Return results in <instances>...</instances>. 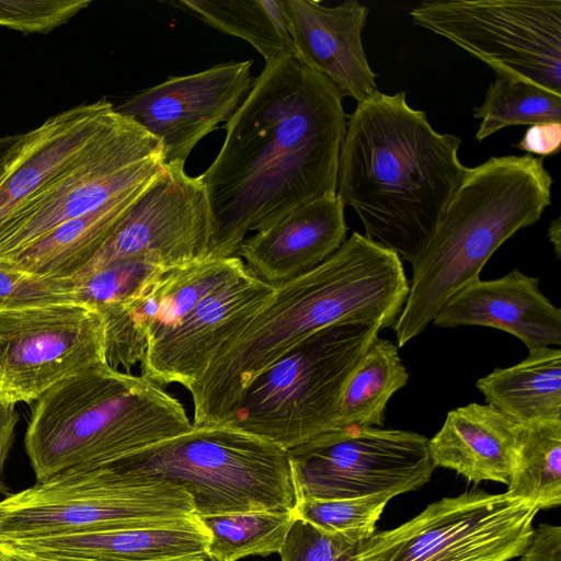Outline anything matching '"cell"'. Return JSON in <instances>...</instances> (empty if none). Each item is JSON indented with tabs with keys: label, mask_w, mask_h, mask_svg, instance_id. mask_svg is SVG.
Segmentation results:
<instances>
[{
	"label": "cell",
	"mask_w": 561,
	"mask_h": 561,
	"mask_svg": "<svg viewBox=\"0 0 561 561\" xmlns=\"http://www.w3.org/2000/svg\"><path fill=\"white\" fill-rule=\"evenodd\" d=\"M342 98L295 55L265 62L198 176L211 220L206 259L236 256L248 233L336 193L346 131Z\"/></svg>",
	"instance_id": "obj_1"
},
{
	"label": "cell",
	"mask_w": 561,
	"mask_h": 561,
	"mask_svg": "<svg viewBox=\"0 0 561 561\" xmlns=\"http://www.w3.org/2000/svg\"><path fill=\"white\" fill-rule=\"evenodd\" d=\"M274 287L188 390L193 426L222 423L256 376L327 327L365 320L392 328L409 294L399 255L356 231L318 266Z\"/></svg>",
	"instance_id": "obj_2"
},
{
	"label": "cell",
	"mask_w": 561,
	"mask_h": 561,
	"mask_svg": "<svg viewBox=\"0 0 561 561\" xmlns=\"http://www.w3.org/2000/svg\"><path fill=\"white\" fill-rule=\"evenodd\" d=\"M460 142L436 131L405 91L378 92L346 122L336 196L355 210L365 237L411 264L469 171Z\"/></svg>",
	"instance_id": "obj_3"
},
{
	"label": "cell",
	"mask_w": 561,
	"mask_h": 561,
	"mask_svg": "<svg viewBox=\"0 0 561 561\" xmlns=\"http://www.w3.org/2000/svg\"><path fill=\"white\" fill-rule=\"evenodd\" d=\"M552 183L542 159L528 153L491 157L469 168L411 263L412 284L392 327L398 347L421 334L451 296L480 278L508 238L540 219L551 204Z\"/></svg>",
	"instance_id": "obj_4"
},
{
	"label": "cell",
	"mask_w": 561,
	"mask_h": 561,
	"mask_svg": "<svg viewBox=\"0 0 561 561\" xmlns=\"http://www.w3.org/2000/svg\"><path fill=\"white\" fill-rule=\"evenodd\" d=\"M193 428L183 404L141 375L93 367L32 405L24 447L36 482L98 467Z\"/></svg>",
	"instance_id": "obj_5"
},
{
	"label": "cell",
	"mask_w": 561,
	"mask_h": 561,
	"mask_svg": "<svg viewBox=\"0 0 561 561\" xmlns=\"http://www.w3.org/2000/svg\"><path fill=\"white\" fill-rule=\"evenodd\" d=\"M105 465L129 479L183 488L197 517L291 511L297 503L286 450L224 423L193 426Z\"/></svg>",
	"instance_id": "obj_6"
},
{
	"label": "cell",
	"mask_w": 561,
	"mask_h": 561,
	"mask_svg": "<svg viewBox=\"0 0 561 561\" xmlns=\"http://www.w3.org/2000/svg\"><path fill=\"white\" fill-rule=\"evenodd\" d=\"M378 321H345L298 342L256 376L222 422L285 450L334 431L342 391Z\"/></svg>",
	"instance_id": "obj_7"
},
{
	"label": "cell",
	"mask_w": 561,
	"mask_h": 561,
	"mask_svg": "<svg viewBox=\"0 0 561 561\" xmlns=\"http://www.w3.org/2000/svg\"><path fill=\"white\" fill-rule=\"evenodd\" d=\"M196 518L191 495L107 465L62 471L0 501V540L169 526Z\"/></svg>",
	"instance_id": "obj_8"
},
{
	"label": "cell",
	"mask_w": 561,
	"mask_h": 561,
	"mask_svg": "<svg viewBox=\"0 0 561 561\" xmlns=\"http://www.w3.org/2000/svg\"><path fill=\"white\" fill-rule=\"evenodd\" d=\"M164 168L158 140L116 111L80 153L2 224L0 260L65 222L147 186Z\"/></svg>",
	"instance_id": "obj_9"
},
{
	"label": "cell",
	"mask_w": 561,
	"mask_h": 561,
	"mask_svg": "<svg viewBox=\"0 0 561 561\" xmlns=\"http://www.w3.org/2000/svg\"><path fill=\"white\" fill-rule=\"evenodd\" d=\"M538 506L472 489L443 497L358 543V561H512L534 534Z\"/></svg>",
	"instance_id": "obj_10"
},
{
	"label": "cell",
	"mask_w": 561,
	"mask_h": 561,
	"mask_svg": "<svg viewBox=\"0 0 561 561\" xmlns=\"http://www.w3.org/2000/svg\"><path fill=\"white\" fill-rule=\"evenodd\" d=\"M410 15L494 71L561 94L560 0L426 1Z\"/></svg>",
	"instance_id": "obj_11"
},
{
	"label": "cell",
	"mask_w": 561,
	"mask_h": 561,
	"mask_svg": "<svg viewBox=\"0 0 561 561\" xmlns=\"http://www.w3.org/2000/svg\"><path fill=\"white\" fill-rule=\"evenodd\" d=\"M297 501L397 496L430 482L428 438L380 427L322 433L286 450Z\"/></svg>",
	"instance_id": "obj_12"
},
{
	"label": "cell",
	"mask_w": 561,
	"mask_h": 561,
	"mask_svg": "<svg viewBox=\"0 0 561 561\" xmlns=\"http://www.w3.org/2000/svg\"><path fill=\"white\" fill-rule=\"evenodd\" d=\"M104 364V322L95 308L58 301L0 311V404H33Z\"/></svg>",
	"instance_id": "obj_13"
},
{
	"label": "cell",
	"mask_w": 561,
	"mask_h": 561,
	"mask_svg": "<svg viewBox=\"0 0 561 561\" xmlns=\"http://www.w3.org/2000/svg\"><path fill=\"white\" fill-rule=\"evenodd\" d=\"M210 239L209 207L199 178L187 175L184 165H165L77 276L125 259L168 270L184 266L206 259Z\"/></svg>",
	"instance_id": "obj_14"
},
{
	"label": "cell",
	"mask_w": 561,
	"mask_h": 561,
	"mask_svg": "<svg viewBox=\"0 0 561 561\" xmlns=\"http://www.w3.org/2000/svg\"><path fill=\"white\" fill-rule=\"evenodd\" d=\"M252 60L229 61L131 95L115 110L154 137L165 165H184L194 147L227 122L252 85Z\"/></svg>",
	"instance_id": "obj_15"
},
{
	"label": "cell",
	"mask_w": 561,
	"mask_h": 561,
	"mask_svg": "<svg viewBox=\"0 0 561 561\" xmlns=\"http://www.w3.org/2000/svg\"><path fill=\"white\" fill-rule=\"evenodd\" d=\"M274 289L249 268L215 289L148 344L140 375L161 387L179 383L188 391L222 344L268 301Z\"/></svg>",
	"instance_id": "obj_16"
},
{
	"label": "cell",
	"mask_w": 561,
	"mask_h": 561,
	"mask_svg": "<svg viewBox=\"0 0 561 561\" xmlns=\"http://www.w3.org/2000/svg\"><path fill=\"white\" fill-rule=\"evenodd\" d=\"M115 112L113 103L102 98L54 114L25 133L0 137V227L80 153Z\"/></svg>",
	"instance_id": "obj_17"
},
{
	"label": "cell",
	"mask_w": 561,
	"mask_h": 561,
	"mask_svg": "<svg viewBox=\"0 0 561 561\" xmlns=\"http://www.w3.org/2000/svg\"><path fill=\"white\" fill-rule=\"evenodd\" d=\"M284 12L295 56L328 78L342 96L362 103L379 92L362 43L366 5L356 0L336 5L285 0Z\"/></svg>",
	"instance_id": "obj_18"
},
{
	"label": "cell",
	"mask_w": 561,
	"mask_h": 561,
	"mask_svg": "<svg viewBox=\"0 0 561 561\" xmlns=\"http://www.w3.org/2000/svg\"><path fill=\"white\" fill-rule=\"evenodd\" d=\"M433 323L503 330L529 352L561 345V310L540 291L539 278L517 268L497 279L468 284L445 302Z\"/></svg>",
	"instance_id": "obj_19"
},
{
	"label": "cell",
	"mask_w": 561,
	"mask_h": 561,
	"mask_svg": "<svg viewBox=\"0 0 561 561\" xmlns=\"http://www.w3.org/2000/svg\"><path fill=\"white\" fill-rule=\"evenodd\" d=\"M344 206L325 194L255 231L237 255L265 283L276 286L318 266L346 240Z\"/></svg>",
	"instance_id": "obj_20"
},
{
	"label": "cell",
	"mask_w": 561,
	"mask_h": 561,
	"mask_svg": "<svg viewBox=\"0 0 561 561\" xmlns=\"http://www.w3.org/2000/svg\"><path fill=\"white\" fill-rule=\"evenodd\" d=\"M522 424L491 404L470 403L448 412L442 428L428 439L435 467L456 471L473 483L508 484Z\"/></svg>",
	"instance_id": "obj_21"
},
{
	"label": "cell",
	"mask_w": 561,
	"mask_h": 561,
	"mask_svg": "<svg viewBox=\"0 0 561 561\" xmlns=\"http://www.w3.org/2000/svg\"><path fill=\"white\" fill-rule=\"evenodd\" d=\"M26 551L89 561H203L209 535L195 519L159 527L123 528L0 540Z\"/></svg>",
	"instance_id": "obj_22"
},
{
	"label": "cell",
	"mask_w": 561,
	"mask_h": 561,
	"mask_svg": "<svg viewBox=\"0 0 561 561\" xmlns=\"http://www.w3.org/2000/svg\"><path fill=\"white\" fill-rule=\"evenodd\" d=\"M147 186L58 226L35 242L1 259L0 264L42 278H75L94 257Z\"/></svg>",
	"instance_id": "obj_23"
},
{
	"label": "cell",
	"mask_w": 561,
	"mask_h": 561,
	"mask_svg": "<svg viewBox=\"0 0 561 561\" xmlns=\"http://www.w3.org/2000/svg\"><path fill=\"white\" fill-rule=\"evenodd\" d=\"M476 387L488 404L522 425L561 420V350L531 351L518 364L478 379Z\"/></svg>",
	"instance_id": "obj_24"
},
{
	"label": "cell",
	"mask_w": 561,
	"mask_h": 561,
	"mask_svg": "<svg viewBox=\"0 0 561 561\" xmlns=\"http://www.w3.org/2000/svg\"><path fill=\"white\" fill-rule=\"evenodd\" d=\"M409 380L398 346L377 337L348 377L342 391L334 431L381 427L389 399Z\"/></svg>",
	"instance_id": "obj_25"
},
{
	"label": "cell",
	"mask_w": 561,
	"mask_h": 561,
	"mask_svg": "<svg viewBox=\"0 0 561 561\" xmlns=\"http://www.w3.org/2000/svg\"><path fill=\"white\" fill-rule=\"evenodd\" d=\"M179 4L214 28L251 44L265 62L295 55L283 0H182Z\"/></svg>",
	"instance_id": "obj_26"
},
{
	"label": "cell",
	"mask_w": 561,
	"mask_h": 561,
	"mask_svg": "<svg viewBox=\"0 0 561 561\" xmlns=\"http://www.w3.org/2000/svg\"><path fill=\"white\" fill-rule=\"evenodd\" d=\"M506 493L535 503L539 511L560 506L561 420L522 425Z\"/></svg>",
	"instance_id": "obj_27"
},
{
	"label": "cell",
	"mask_w": 561,
	"mask_h": 561,
	"mask_svg": "<svg viewBox=\"0 0 561 561\" xmlns=\"http://www.w3.org/2000/svg\"><path fill=\"white\" fill-rule=\"evenodd\" d=\"M209 535L207 554L216 561L279 553L295 519L294 510L247 511L197 517Z\"/></svg>",
	"instance_id": "obj_28"
},
{
	"label": "cell",
	"mask_w": 561,
	"mask_h": 561,
	"mask_svg": "<svg viewBox=\"0 0 561 561\" xmlns=\"http://www.w3.org/2000/svg\"><path fill=\"white\" fill-rule=\"evenodd\" d=\"M494 72L484 101L473 110L481 119L476 140L508 126L561 123V94L504 71Z\"/></svg>",
	"instance_id": "obj_29"
},
{
	"label": "cell",
	"mask_w": 561,
	"mask_h": 561,
	"mask_svg": "<svg viewBox=\"0 0 561 561\" xmlns=\"http://www.w3.org/2000/svg\"><path fill=\"white\" fill-rule=\"evenodd\" d=\"M393 497L376 493L352 499H308L297 501L294 514L324 531L359 543L376 531L377 522Z\"/></svg>",
	"instance_id": "obj_30"
},
{
	"label": "cell",
	"mask_w": 561,
	"mask_h": 561,
	"mask_svg": "<svg viewBox=\"0 0 561 561\" xmlns=\"http://www.w3.org/2000/svg\"><path fill=\"white\" fill-rule=\"evenodd\" d=\"M165 271L168 268L141 259L115 261L75 277V297L100 311L131 298Z\"/></svg>",
	"instance_id": "obj_31"
},
{
	"label": "cell",
	"mask_w": 561,
	"mask_h": 561,
	"mask_svg": "<svg viewBox=\"0 0 561 561\" xmlns=\"http://www.w3.org/2000/svg\"><path fill=\"white\" fill-rule=\"evenodd\" d=\"M91 3L92 0H0V26L45 35Z\"/></svg>",
	"instance_id": "obj_32"
},
{
	"label": "cell",
	"mask_w": 561,
	"mask_h": 561,
	"mask_svg": "<svg viewBox=\"0 0 561 561\" xmlns=\"http://www.w3.org/2000/svg\"><path fill=\"white\" fill-rule=\"evenodd\" d=\"M358 543L295 517L279 551L280 561H358Z\"/></svg>",
	"instance_id": "obj_33"
},
{
	"label": "cell",
	"mask_w": 561,
	"mask_h": 561,
	"mask_svg": "<svg viewBox=\"0 0 561 561\" xmlns=\"http://www.w3.org/2000/svg\"><path fill=\"white\" fill-rule=\"evenodd\" d=\"M73 278L33 276L0 264V311L58 301H77Z\"/></svg>",
	"instance_id": "obj_34"
},
{
	"label": "cell",
	"mask_w": 561,
	"mask_h": 561,
	"mask_svg": "<svg viewBox=\"0 0 561 561\" xmlns=\"http://www.w3.org/2000/svg\"><path fill=\"white\" fill-rule=\"evenodd\" d=\"M518 561H561V526L541 524Z\"/></svg>",
	"instance_id": "obj_35"
},
{
	"label": "cell",
	"mask_w": 561,
	"mask_h": 561,
	"mask_svg": "<svg viewBox=\"0 0 561 561\" xmlns=\"http://www.w3.org/2000/svg\"><path fill=\"white\" fill-rule=\"evenodd\" d=\"M561 146V123H541L530 125L520 141L516 145L517 149L549 157L557 153Z\"/></svg>",
	"instance_id": "obj_36"
},
{
	"label": "cell",
	"mask_w": 561,
	"mask_h": 561,
	"mask_svg": "<svg viewBox=\"0 0 561 561\" xmlns=\"http://www.w3.org/2000/svg\"><path fill=\"white\" fill-rule=\"evenodd\" d=\"M19 413L14 405L0 404V494L9 495V486L3 481V467L14 439Z\"/></svg>",
	"instance_id": "obj_37"
},
{
	"label": "cell",
	"mask_w": 561,
	"mask_h": 561,
	"mask_svg": "<svg viewBox=\"0 0 561 561\" xmlns=\"http://www.w3.org/2000/svg\"><path fill=\"white\" fill-rule=\"evenodd\" d=\"M0 561H89L72 557L21 550L0 542Z\"/></svg>",
	"instance_id": "obj_38"
},
{
	"label": "cell",
	"mask_w": 561,
	"mask_h": 561,
	"mask_svg": "<svg viewBox=\"0 0 561 561\" xmlns=\"http://www.w3.org/2000/svg\"><path fill=\"white\" fill-rule=\"evenodd\" d=\"M548 237L550 242L553 245V251L558 259L561 257V219L560 217H557L556 219L551 220L549 229H548Z\"/></svg>",
	"instance_id": "obj_39"
},
{
	"label": "cell",
	"mask_w": 561,
	"mask_h": 561,
	"mask_svg": "<svg viewBox=\"0 0 561 561\" xmlns=\"http://www.w3.org/2000/svg\"><path fill=\"white\" fill-rule=\"evenodd\" d=\"M203 561H216V560L211 559L210 557H207V558H206L205 560H203Z\"/></svg>",
	"instance_id": "obj_40"
}]
</instances>
